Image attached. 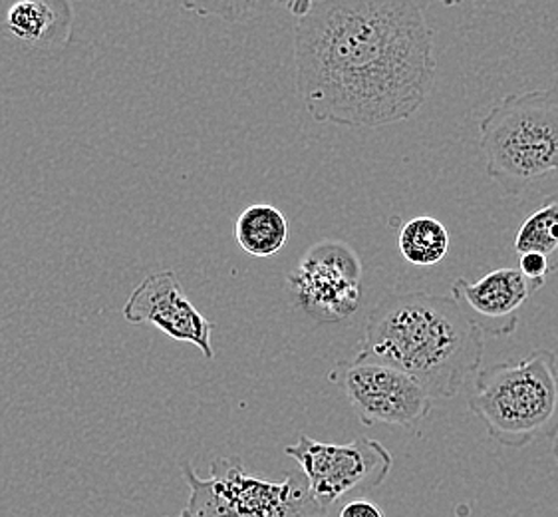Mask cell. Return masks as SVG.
<instances>
[{"mask_svg": "<svg viewBox=\"0 0 558 517\" xmlns=\"http://www.w3.org/2000/svg\"><path fill=\"white\" fill-rule=\"evenodd\" d=\"M436 68L415 0H314L294 24L296 91L318 124L410 120L432 96Z\"/></svg>", "mask_w": 558, "mask_h": 517, "instance_id": "1", "label": "cell"}, {"mask_svg": "<svg viewBox=\"0 0 558 517\" xmlns=\"http://www.w3.org/2000/svg\"><path fill=\"white\" fill-rule=\"evenodd\" d=\"M483 337L451 294L410 291L374 306L360 350L412 374L434 398H451L480 372Z\"/></svg>", "mask_w": 558, "mask_h": 517, "instance_id": "2", "label": "cell"}, {"mask_svg": "<svg viewBox=\"0 0 558 517\" xmlns=\"http://www.w3.org/2000/svg\"><path fill=\"white\" fill-rule=\"evenodd\" d=\"M485 173L507 195L558 178V86L509 94L480 120Z\"/></svg>", "mask_w": 558, "mask_h": 517, "instance_id": "3", "label": "cell"}, {"mask_svg": "<svg viewBox=\"0 0 558 517\" xmlns=\"http://www.w3.org/2000/svg\"><path fill=\"white\" fill-rule=\"evenodd\" d=\"M470 410L507 448H525L558 432V366L550 350L505 360L475 374Z\"/></svg>", "mask_w": 558, "mask_h": 517, "instance_id": "4", "label": "cell"}, {"mask_svg": "<svg viewBox=\"0 0 558 517\" xmlns=\"http://www.w3.org/2000/svg\"><path fill=\"white\" fill-rule=\"evenodd\" d=\"M181 472L190 500L181 509L185 517H328L308 490L306 478L291 473L282 482H268L246 472L239 458H217L211 476L199 478L183 461Z\"/></svg>", "mask_w": 558, "mask_h": 517, "instance_id": "5", "label": "cell"}, {"mask_svg": "<svg viewBox=\"0 0 558 517\" xmlns=\"http://www.w3.org/2000/svg\"><path fill=\"white\" fill-rule=\"evenodd\" d=\"M347 396L360 424L413 428L434 408V396L412 374L357 350L328 372Z\"/></svg>", "mask_w": 558, "mask_h": 517, "instance_id": "6", "label": "cell"}, {"mask_svg": "<svg viewBox=\"0 0 558 517\" xmlns=\"http://www.w3.org/2000/svg\"><path fill=\"white\" fill-rule=\"evenodd\" d=\"M284 454L301 466L311 494L328 512L356 490L380 488L393 466L390 452L372 438L328 444L302 434L296 444L284 448Z\"/></svg>", "mask_w": 558, "mask_h": 517, "instance_id": "7", "label": "cell"}, {"mask_svg": "<svg viewBox=\"0 0 558 517\" xmlns=\"http://www.w3.org/2000/svg\"><path fill=\"white\" fill-rule=\"evenodd\" d=\"M362 261L356 249L338 239H323L289 273L294 304L318 325L340 323L362 303Z\"/></svg>", "mask_w": 558, "mask_h": 517, "instance_id": "8", "label": "cell"}, {"mask_svg": "<svg viewBox=\"0 0 558 517\" xmlns=\"http://www.w3.org/2000/svg\"><path fill=\"white\" fill-rule=\"evenodd\" d=\"M123 318L134 325H154L169 338L197 347L205 359H215L211 345L215 323L207 321L191 303L173 270L147 275L123 304Z\"/></svg>", "mask_w": 558, "mask_h": 517, "instance_id": "9", "label": "cell"}, {"mask_svg": "<svg viewBox=\"0 0 558 517\" xmlns=\"http://www.w3.org/2000/svg\"><path fill=\"white\" fill-rule=\"evenodd\" d=\"M543 285L525 277L521 269L502 267L483 275L480 281L458 279L451 287V297L481 326L483 335L507 337L519 325L521 306Z\"/></svg>", "mask_w": 558, "mask_h": 517, "instance_id": "10", "label": "cell"}, {"mask_svg": "<svg viewBox=\"0 0 558 517\" xmlns=\"http://www.w3.org/2000/svg\"><path fill=\"white\" fill-rule=\"evenodd\" d=\"M70 24L66 0H16L7 12L9 31L26 45H62Z\"/></svg>", "mask_w": 558, "mask_h": 517, "instance_id": "11", "label": "cell"}, {"mask_svg": "<svg viewBox=\"0 0 558 517\" xmlns=\"http://www.w3.org/2000/svg\"><path fill=\"white\" fill-rule=\"evenodd\" d=\"M239 248L253 257H272L289 241V221L275 205L257 203L246 207L235 224Z\"/></svg>", "mask_w": 558, "mask_h": 517, "instance_id": "12", "label": "cell"}, {"mask_svg": "<svg viewBox=\"0 0 558 517\" xmlns=\"http://www.w3.org/2000/svg\"><path fill=\"white\" fill-rule=\"evenodd\" d=\"M398 245L408 263L415 267H434L449 251V231L436 217L420 215L400 229Z\"/></svg>", "mask_w": 558, "mask_h": 517, "instance_id": "13", "label": "cell"}, {"mask_svg": "<svg viewBox=\"0 0 558 517\" xmlns=\"http://www.w3.org/2000/svg\"><path fill=\"white\" fill-rule=\"evenodd\" d=\"M513 248L519 255H545L550 273L558 270V193L526 217L514 236Z\"/></svg>", "mask_w": 558, "mask_h": 517, "instance_id": "14", "label": "cell"}, {"mask_svg": "<svg viewBox=\"0 0 558 517\" xmlns=\"http://www.w3.org/2000/svg\"><path fill=\"white\" fill-rule=\"evenodd\" d=\"M519 269H521L525 277L533 279V281L545 282L548 275H550V265H548L547 257L541 255V253H525V255H521Z\"/></svg>", "mask_w": 558, "mask_h": 517, "instance_id": "15", "label": "cell"}, {"mask_svg": "<svg viewBox=\"0 0 558 517\" xmlns=\"http://www.w3.org/2000/svg\"><path fill=\"white\" fill-rule=\"evenodd\" d=\"M336 517H386L381 507L368 497H350L344 506L338 509Z\"/></svg>", "mask_w": 558, "mask_h": 517, "instance_id": "16", "label": "cell"}, {"mask_svg": "<svg viewBox=\"0 0 558 517\" xmlns=\"http://www.w3.org/2000/svg\"><path fill=\"white\" fill-rule=\"evenodd\" d=\"M277 2L282 4V7H287L296 19H301V16H304L306 12L313 9L314 0H277Z\"/></svg>", "mask_w": 558, "mask_h": 517, "instance_id": "17", "label": "cell"}, {"mask_svg": "<svg viewBox=\"0 0 558 517\" xmlns=\"http://www.w3.org/2000/svg\"><path fill=\"white\" fill-rule=\"evenodd\" d=\"M179 4L187 12L199 14V16H207V4H209V0H179Z\"/></svg>", "mask_w": 558, "mask_h": 517, "instance_id": "18", "label": "cell"}, {"mask_svg": "<svg viewBox=\"0 0 558 517\" xmlns=\"http://www.w3.org/2000/svg\"><path fill=\"white\" fill-rule=\"evenodd\" d=\"M439 2H444L446 7H461V4H465V2H471V0H439Z\"/></svg>", "mask_w": 558, "mask_h": 517, "instance_id": "19", "label": "cell"}, {"mask_svg": "<svg viewBox=\"0 0 558 517\" xmlns=\"http://www.w3.org/2000/svg\"><path fill=\"white\" fill-rule=\"evenodd\" d=\"M553 456H555V460H557L558 464V432L557 436L553 438Z\"/></svg>", "mask_w": 558, "mask_h": 517, "instance_id": "20", "label": "cell"}, {"mask_svg": "<svg viewBox=\"0 0 558 517\" xmlns=\"http://www.w3.org/2000/svg\"><path fill=\"white\" fill-rule=\"evenodd\" d=\"M178 517H185V516H181V514H179V516H178Z\"/></svg>", "mask_w": 558, "mask_h": 517, "instance_id": "21", "label": "cell"}]
</instances>
